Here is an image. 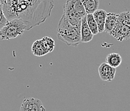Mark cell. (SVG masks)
I'll return each instance as SVG.
<instances>
[{"mask_svg": "<svg viewBox=\"0 0 130 111\" xmlns=\"http://www.w3.org/2000/svg\"><path fill=\"white\" fill-rule=\"evenodd\" d=\"M32 52L36 57H42L49 53L42 39L37 40L33 43L32 46Z\"/></svg>", "mask_w": 130, "mask_h": 111, "instance_id": "11", "label": "cell"}, {"mask_svg": "<svg viewBox=\"0 0 130 111\" xmlns=\"http://www.w3.org/2000/svg\"><path fill=\"white\" fill-rule=\"evenodd\" d=\"M26 31V26L19 19L8 20L7 24L0 30V39L9 40L20 37Z\"/></svg>", "mask_w": 130, "mask_h": 111, "instance_id": "3", "label": "cell"}, {"mask_svg": "<svg viewBox=\"0 0 130 111\" xmlns=\"http://www.w3.org/2000/svg\"><path fill=\"white\" fill-rule=\"evenodd\" d=\"M6 2H7V0H0V3H1L2 6L5 4Z\"/></svg>", "mask_w": 130, "mask_h": 111, "instance_id": "19", "label": "cell"}, {"mask_svg": "<svg viewBox=\"0 0 130 111\" xmlns=\"http://www.w3.org/2000/svg\"><path fill=\"white\" fill-rule=\"evenodd\" d=\"M72 3L73 9L75 10L80 17L83 18L87 15L81 0H72Z\"/></svg>", "mask_w": 130, "mask_h": 111, "instance_id": "14", "label": "cell"}, {"mask_svg": "<svg viewBox=\"0 0 130 111\" xmlns=\"http://www.w3.org/2000/svg\"><path fill=\"white\" fill-rule=\"evenodd\" d=\"M87 14H93L99 9V0H81Z\"/></svg>", "mask_w": 130, "mask_h": 111, "instance_id": "12", "label": "cell"}, {"mask_svg": "<svg viewBox=\"0 0 130 111\" xmlns=\"http://www.w3.org/2000/svg\"><path fill=\"white\" fill-rule=\"evenodd\" d=\"M54 7V0H7L2 6L6 18L20 19L26 26V31L45 22Z\"/></svg>", "mask_w": 130, "mask_h": 111, "instance_id": "1", "label": "cell"}, {"mask_svg": "<svg viewBox=\"0 0 130 111\" xmlns=\"http://www.w3.org/2000/svg\"><path fill=\"white\" fill-rule=\"evenodd\" d=\"M118 23V14L109 12L107 14L104 25V32L110 33L115 29Z\"/></svg>", "mask_w": 130, "mask_h": 111, "instance_id": "10", "label": "cell"}, {"mask_svg": "<svg viewBox=\"0 0 130 111\" xmlns=\"http://www.w3.org/2000/svg\"><path fill=\"white\" fill-rule=\"evenodd\" d=\"M1 5H1V3H0V6H1Z\"/></svg>", "mask_w": 130, "mask_h": 111, "instance_id": "20", "label": "cell"}, {"mask_svg": "<svg viewBox=\"0 0 130 111\" xmlns=\"http://www.w3.org/2000/svg\"><path fill=\"white\" fill-rule=\"evenodd\" d=\"M108 13L103 9H98L95 12L93 15L96 21L98 27L99 33H103L104 32V25H105L106 19Z\"/></svg>", "mask_w": 130, "mask_h": 111, "instance_id": "9", "label": "cell"}, {"mask_svg": "<svg viewBox=\"0 0 130 111\" xmlns=\"http://www.w3.org/2000/svg\"><path fill=\"white\" fill-rule=\"evenodd\" d=\"M93 34L91 32L90 28L86 21V15L81 19V25H80V42L81 43H89L93 38Z\"/></svg>", "mask_w": 130, "mask_h": 111, "instance_id": "8", "label": "cell"}, {"mask_svg": "<svg viewBox=\"0 0 130 111\" xmlns=\"http://www.w3.org/2000/svg\"><path fill=\"white\" fill-rule=\"evenodd\" d=\"M20 111H46V109L40 100L29 98L23 101Z\"/></svg>", "mask_w": 130, "mask_h": 111, "instance_id": "5", "label": "cell"}, {"mask_svg": "<svg viewBox=\"0 0 130 111\" xmlns=\"http://www.w3.org/2000/svg\"><path fill=\"white\" fill-rule=\"evenodd\" d=\"M122 61V57L120 56V54L117 53H111L107 55L106 58V62L111 67H119Z\"/></svg>", "mask_w": 130, "mask_h": 111, "instance_id": "13", "label": "cell"}, {"mask_svg": "<svg viewBox=\"0 0 130 111\" xmlns=\"http://www.w3.org/2000/svg\"><path fill=\"white\" fill-rule=\"evenodd\" d=\"M118 22L130 28V12H123L118 14Z\"/></svg>", "mask_w": 130, "mask_h": 111, "instance_id": "16", "label": "cell"}, {"mask_svg": "<svg viewBox=\"0 0 130 111\" xmlns=\"http://www.w3.org/2000/svg\"><path fill=\"white\" fill-rule=\"evenodd\" d=\"M63 14L62 15L67 19V21L72 25L79 26L81 25L82 18L73 9L72 0H67L63 6Z\"/></svg>", "mask_w": 130, "mask_h": 111, "instance_id": "4", "label": "cell"}, {"mask_svg": "<svg viewBox=\"0 0 130 111\" xmlns=\"http://www.w3.org/2000/svg\"><path fill=\"white\" fill-rule=\"evenodd\" d=\"M42 40H43V43H44V45H45L46 48L47 50L48 51V52L51 53L52 51H53L55 46L54 39L51 38V37L46 36V37L42 38Z\"/></svg>", "mask_w": 130, "mask_h": 111, "instance_id": "17", "label": "cell"}, {"mask_svg": "<svg viewBox=\"0 0 130 111\" xmlns=\"http://www.w3.org/2000/svg\"><path fill=\"white\" fill-rule=\"evenodd\" d=\"M7 21H8V19L6 18L3 12V7H2V5H1L0 6V30L7 24Z\"/></svg>", "mask_w": 130, "mask_h": 111, "instance_id": "18", "label": "cell"}, {"mask_svg": "<svg viewBox=\"0 0 130 111\" xmlns=\"http://www.w3.org/2000/svg\"><path fill=\"white\" fill-rule=\"evenodd\" d=\"M57 37L69 46H77L80 42V26L71 25L63 15L59 21Z\"/></svg>", "mask_w": 130, "mask_h": 111, "instance_id": "2", "label": "cell"}, {"mask_svg": "<svg viewBox=\"0 0 130 111\" xmlns=\"http://www.w3.org/2000/svg\"><path fill=\"white\" fill-rule=\"evenodd\" d=\"M116 73V68L111 67L106 62L101 64L99 67V75L101 79L105 82H111Z\"/></svg>", "mask_w": 130, "mask_h": 111, "instance_id": "6", "label": "cell"}, {"mask_svg": "<svg viewBox=\"0 0 130 111\" xmlns=\"http://www.w3.org/2000/svg\"><path fill=\"white\" fill-rule=\"evenodd\" d=\"M86 21H87L88 25L89 28H90V30L93 34V35L98 34V27H97V25L96 23V21L93 14H90L86 15Z\"/></svg>", "mask_w": 130, "mask_h": 111, "instance_id": "15", "label": "cell"}, {"mask_svg": "<svg viewBox=\"0 0 130 111\" xmlns=\"http://www.w3.org/2000/svg\"><path fill=\"white\" fill-rule=\"evenodd\" d=\"M109 35L116 39L118 41L122 42L130 39V28L118 22L116 27Z\"/></svg>", "mask_w": 130, "mask_h": 111, "instance_id": "7", "label": "cell"}]
</instances>
